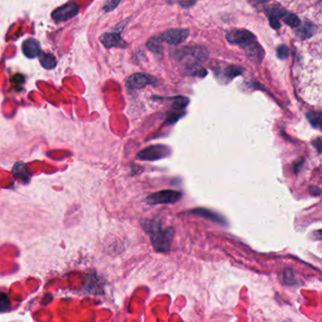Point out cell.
<instances>
[{
  "label": "cell",
  "mask_w": 322,
  "mask_h": 322,
  "mask_svg": "<svg viewBox=\"0 0 322 322\" xmlns=\"http://www.w3.org/2000/svg\"><path fill=\"white\" fill-rule=\"evenodd\" d=\"M142 227L149 234L154 250L161 253H169L171 242L174 235L172 227L164 229L158 221L150 220H142Z\"/></svg>",
  "instance_id": "6da1fadb"
},
{
  "label": "cell",
  "mask_w": 322,
  "mask_h": 322,
  "mask_svg": "<svg viewBox=\"0 0 322 322\" xmlns=\"http://www.w3.org/2000/svg\"><path fill=\"white\" fill-rule=\"evenodd\" d=\"M229 43L237 44L242 47L250 58L257 62H261L263 59V51L261 45L258 44L256 37L249 30L234 29L227 33Z\"/></svg>",
  "instance_id": "7a4b0ae2"
},
{
  "label": "cell",
  "mask_w": 322,
  "mask_h": 322,
  "mask_svg": "<svg viewBox=\"0 0 322 322\" xmlns=\"http://www.w3.org/2000/svg\"><path fill=\"white\" fill-rule=\"evenodd\" d=\"M172 153L170 146L162 144H156L147 146L146 148L140 150L137 153V159L141 161H158L169 157Z\"/></svg>",
  "instance_id": "3957f363"
},
{
  "label": "cell",
  "mask_w": 322,
  "mask_h": 322,
  "mask_svg": "<svg viewBox=\"0 0 322 322\" xmlns=\"http://www.w3.org/2000/svg\"><path fill=\"white\" fill-rule=\"evenodd\" d=\"M183 197V194L179 191L162 190L149 195L146 201L148 204H172L179 201Z\"/></svg>",
  "instance_id": "277c9868"
},
{
  "label": "cell",
  "mask_w": 322,
  "mask_h": 322,
  "mask_svg": "<svg viewBox=\"0 0 322 322\" xmlns=\"http://www.w3.org/2000/svg\"><path fill=\"white\" fill-rule=\"evenodd\" d=\"M79 6L77 3L75 2H70L65 4L64 6H61L58 9H56L53 13H52V18L56 21V22H61V21H66L68 19H71L74 16L79 14Z\"/></svg>",
  "instance_id": "5b68a950"
},
{
  "label": "cell",
  "mask_w": 322,
  "mask_h": 322,
  "mask_svg": "<svg viewBox=\"0 0 322 322\" xmlns=\"http://www.w3.org/2000/svg\"><path fill=\"white\" fill-rule=\"evenodd\" d=\"M189 35V30L183 29H169L164 32L159 38L162 42H166L169 44H178L185 41Z\"/></svg>",
  "instance_id": "8992f818"
},
{
  "label": "cell",
  "mask_w": 322,
  "mask_h": 322,
  "mask_svg": "<svg viewBox=\"0 0 322 322\" xmlns=\"http://www.w3.org/2000/svg\"><path fill=\"white\" fill-rule=\"evenodd\" d=\"M156 82V80L147 74H133L127 81V86L130 89H140Z\"/></svg>",
  "instance_id": "52a82bcc"
},
{
  "label": "cell",
  "mask_w": 322,
  "mask_h": 322,
  "mask_svg": "<svg viewBox=\"0 0 322 322\" xmlns=\"http://www.w3.org/2000/svg\"><path fill=\"white\" fill-rule=\"evenodd\" d=\"M22 50L28 58H35L41 55L40 44L35 39H27L23 43Z\"/></svg>",
  "instance_id": "ba28073f"
},
{
  "label": "cell",
  "mask_w": 322,
  "mask_h": 322,
  "mask_svg": "<svg viewBox=\"0 0 322 322\" xmlns=\"http://www.w3.org/2000/svg\"><path fill=\"white\" fill-rule=\"evenodd\" d=\"M189 213L192 214H195V216H198V217H201V218H205L207 220H212L214 222H218V223H226L225 220L219 214L218 212H213L212 210H209V209H205V208H197V209H194L189 212Z\"/></svg>",
  "instance_id": "9c48e42d"
},
{
  "label": "cell",
  "mask_w": 322,
  "mask_h": 322,
  "mask_svg": "<svg viewBox=\"0 0 322 322\" xmlns=\"http://www.w3.org/2000/svg\"><path fill=\"white\" fill-rule=\"evenodd\" d=\"M100 41L105 47L110 48L113 46H122L125 44L122 38L120 36L119 32H112V33H105L100 37Z\"/></svg>",
  "instance_id": "30bf717a"
},
{
  "label": "cell",
  "mask_w": 322,
  "mask_h": 322,
  "mask_svg": "<svg viewBox=\"0 0 322 322\" xmlns=\"http://www.w3.org/2000/svg\"><path fill=\"white\" fill-rule=\"evenodd\" d=\"M285 9L278 7H271L267 10V17L271 23V27L273 29H278L281 27V20H282V15L284 13Z\"/></svg>",
  "instance_id": "8fae6325"
},
{
  "label": "cell",
  "mask_w": 322,
  "mask_h": 322,
  "mask_svg": "<svg viewBox=\"0 0 322 322\" xmlns=\"http://www.w3.org/2000/svg\"><path fill=\"white\" fill-rule=\"evenodd\" d=\"M13 173H14L15 179L21 180L22 182L26 179L28 181V183H29L30 175H29V170H28L27 166L24 163H17L14 167Z\"/></svg>",
  "instance_id": "7c38bea8"
},
{
  "label": "cell",
  "mask_w": 322,
  "mask_h": 322,
  "mask_svg": "<svg viewBox=\"0 0 322 322\" xmlns=\"http://www.w3.org/2000/svg\"><path fill=\"white\" fill-rule=\"evenodd\" d=\"M315 27L310 22H305L303 24H300L297 29V34L301 38V39H306L309 37L312 36L315 33Z\"/></svg>",
  "instance_id": "4fadbf2b"
},
{
  "label": "cell",
  "mask_w": 322,
  "mask_h": 322,
  "mask_svg": "<svg viewBox=\"0 0 322 322\" xmlns=\"http://www.w3.org/2000/svg\"><path fill=\"white\" fill-rule=\"evenodd\" d=\"M282 20L286 23V25H288L291 28H298L300 25V20L297 15H293L291 13L284 11L283 15H282Z\"/></svg>",
  "instance_id": "5bb4252c"
},
{
  "label": "cell",
  "mask_w": 322,
  "mask_h": 322,
  "mask_svg": "<svg viewBox=\"0 0 322 322\" xmlns=\"http://www.w3.org/2000/svg\"><path fill=\"white\" fill-rule=\"evenodd\" d=\"M40 63L45 69H53L56 65V58L51 54H42L40 56Z\"/></svg>",
  "instance_id": "9a60e30c"
},
{
  "label": "cell",
  "mask_w": 322,
  "mask_h": 322,
  "mask_svg": "<svg viewBox=\"0 0 322 322\" xmlns=\"http://www.w3.org/2000/svg\"><path fill=\"white\" fill-rule=\"evenodd\" d=\"M307 118L309 122L312 124L314 128L321 129L322 128V114L316 112H310L307 114Z\"/></svg>",
  "instance_id": "2e32d148"
},
{
  "label": "cell",
  "mask_w": 322,
  "mask_h": 322,
  "mask_svg": "<svg viewBox=\"0 0 322 322\" xmlns=\"http://www.w3.org/2000/svg\"><path fill=\"white\" fill-rule=\"evenodd\" d=\"M162 41L160 40V38L159 36L153 37V38H151L149 41H148V43H147V47L151 50V51L153 52L154 54H156V55H162L163 54V48H162V45L160 44Z\"/></svg>",
  "instance_id": "e0dca14e"
},
{
  "label": "cell",
  "mask_w": 322,
  "mask_h": 322,
  "mask_svg": "<svg viewBox=\"0 0 322 322\" xmlns=\"http://www.w3.org/2000/svg\"><path fill=\"white\" fill-rule=\"evenodd\" d=\"M243 71H244V69L242 67H239V66H229L226 69V71H225V76L227 77L229 80H232L235 77L241 75L243 73Z\"/></svg>",
  "instance_id": "ac0fdd59"
},
{
  "label": "cell",
  "mask_w": 322,
  "mask_h": 322,
  "mask_svg": "<svg viewBox=\"0 0 322 322\" xmlns=\"http://www.w3.org/2000/svg\"><path fill=\"white\" fill-rule=\"evenodd\" d=\"M11 306V300L9 299L5 293H1V300H0V308L1 313H4L8 311V309Z\"/></svg>",
  "instance_id": "d6986e66"
},
{
  "label": "cell",
  "mask_w": 322,
  "mask_h": 322,
  "mask_svg": "<svg viewBox=\"0 0 322 322\" xmlns=\"http://www.w3.org/2000/svg\"><path fill=\"white\" fill-rule=\"evenodd\" d=\"M277 56H278L279 58L282 59V60L287 58L289 56L288 47L286 45H284V44L280 45L277 48Z\"/></svg>",
  "instance_id": "ffe728a7"
},
{
  "label": "cell",
  "mask_w": 322,
  "mask_h": 322,
  "mask_svg": "<svg viewBox=\"0 0 322 322\" xmlns=\"http://www.w3.org/2000/svg\"><path fill=\"white\" fill-rule=\"evenodd\" d=\"M169 3H178L183 8H189L196 3V0H168Z\"/></svg>",
  "instance_id": "44dd1931"
},
{
  "label": "cell",
  "mask_w": 322,
  "mask_h": 322,
  "mask_svg": "<svg viewBox=\"0 0 322 322\" xmlns=\"http://www.w3.org/2000/svg\"><path fill=\"white\" fill-rule=\"evenodd\" d=\"M119 2H120V0H110V1L108 2V4L104 7V10L107 11V12H110V11L114 10L115 8L117 7Z\"/></svg>",
  "instance_id": "7402d4cb"
},
{
  "label": "cell",
  "mask_w": 322,
  "mask_h": 322,
  "mask_svg": "<svg viewBox=\"0 0 322 322\" xmlns=\"http://www.w3.org/2000/svg\"><path fill=\"white\" fill-rule=\"evenodd\" d=\"M313 145L316 147V149L322 153V139L321 138H317L313 142Z\"/></svg>",
  "instance_id": "603a6c76"
},
{
  "label": "cell",
  "mask_w": 322,
  "mask_h": 322,
  "mask_svg": "<svg viewBox=\"0 0 322 322\" xmlns=\"http://www.w3.org/2000/svg\"><path fill=\"white\" fill-rule=\"evenodd\" d=\"M314 237H315V238H316V239L322 240V230L316 231L315 234H314Z\"/></svg>",
  "instance_id": "cb8c5ba5"
}]
</instances>
